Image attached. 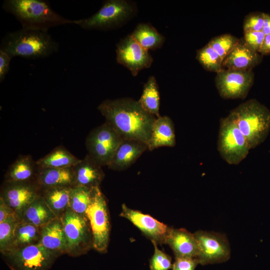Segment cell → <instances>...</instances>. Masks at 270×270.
Listing matches in <instances>:
<instances>
[{
    "mask_svg": "<svg viewBox=\"0 0 270 270\" xmlns=\"http://www.w3.org/2000/svg\"><path fill=\"white\" fill-rule=\"evenodd\" d=\"M40 236V228L19 221L14 230L12 248L38 244Z\"/></svg>",
    "mask_w": 270,
    "mask_h": 270,
    "instance_id": "cell-29",
    "label": "cell"
},
{
    "mask_svg": "<svg viewBox=\"0 0 270 270\" xmlns=\"http://www.w3.org/2000/svg\"><path fill=\"white\" fill-rule=\"evenodd\" d=\"M130 35L148 50L161 48L165 40L164 36L149 24H138Z\"/></svg>",
    "mask_w": 270,
    "mask_h": 270,
    "instance_id": "cell-26",
    "label": "cell"
},
{
    "mask_svg": "<svg viewBox=\"0 0 270 270\" xmlns=\"http://www.w3.org/2000/svg\"><path fill=\"white\" fill-rule=\"evenodd\" d=\"M16 215L14 211L7 204L4 199L0 198V223L10 216Z\"/></svg>",
    "mask_w": 270,
    "mask_h": 270,
    "instance_id": "cell-39",
    "label": "cell"
},
{
    "mask_svg": "<svg viewBox=\"0 0 270 270\" xmlns=\"http://www.w3.org/2000/svg\"><path fill=\"white\" fill-rule=\"evenodd\" d=\"M120 216L132 222L151 240L157 244H165L169 229L166 224L157 220L150 216L128 208L122 204Z\"/></svg>",
    "mask_w": 270,
    "mask_h": 270,
    "instance_id": "cell-15",
    "label": "cell"
},
{
    "mask_svg": "<svg viewBox=\"0 0 270 270\" xmlns=\"http://www.w3.org/2000/svg\"><path fill=\"white\" fill-rule=\"evenodd\" d=\"M259 53L262 56L270 54V34L265 35Z\"/></svg>",
    "mask_w": 270,
    "mask_h": 270,
    "instance_id": "cell-40",
    "label": "cell"
},
{
    "mask_svg": "<svg viewBox=\"0 0 270 270\" xmlns=\"http://www.w3.org/2000/svg\"><path fill=\"white\" fill-rule=\"evenodd\" d=\"M19 221L14 215L0 223V251L2 254L12 248L14 230Z\"/></svg>",
    "mask_w": 270,
    "mask_h": 270,
    "instance_id": "cell-32",
    "label": "cell"
},
{
    "mask_svg": "<svg viewBox=\"0 0 270 270\" xmlns=\"http://www.w3.org/2000/svg\"><path fill=\"white\" fill-rule=\"evenodd\" d=\"M72 168L74 174V186L92 188L99 186L104 178L102 166L88 154Z\"/></svg>",
    "mask_w": 270,
    "mask_h": 270,
    "instance_id": "cell-18",
    "label": "cell"
},
{
    "mask_svg": "<svg viewBox=\"0 0 270 270\" xmlns=\"http://www.w3.org/2000/svg\"><path fill=\"white\" fill-rule=\"evenodd\" d=\"M80 160L64 147L59 146L36 162L40 168H64L72 167Z\"/></svg>",
    "mask_w": 270,
    "mask_h": 270,
    "instance_id": "cell-25",
    "label": "cell"
},
{
    "mask_svg": "<svg viewBox=\"0 0 270 270\" xmlns=\"http://www.w3.org/2000/svg\"><path fill=\"white\" fill-rule=\"evenodd\" d=\"M246 138L250 149L264 142L270 131V110L257 100L242 103L230 112Z\"/></svg>",
    "mask_w": 270,
    "mask_h": 270,
    "instance_id": "cell-4",
    "label": "cell"
},
{
    "mask_svg": "<svg viewBox=\"0 0 270 270\" xmlns=\"http://www.w3.org/2000/svg\"><path fill=\"white\" fill-rule=\"evenodd\" d=\"M2 8L13 14L24 28L48 32L52 27L74 22L55 12L44 0H6Z\"/></svg>",
    "mask_w": 270,
    "mask_h": 270,
    "instance_id": "cell-2",
    "label": "cell"
},
{
    "mask_svg": "<svg viewBox=\"0 0 270 270\" xmlns=\"http://www.w3.org/2000/svg\"><path fill=\"white\" fill-rule=\"evenodd\" d=\"M154 246V254L150 260V270H168L172 267L171 258L158 248V244L151 240Z\"/></svg>",
    "mask_w": 270,
    "mask_h": 270,
    "instance_id": "cell-34",
    "label": "cell"
},
{
    "mask_svg": "<svg viewBox=\"0 0 270 270\" xmlns=\"http://www.w3.org/2000/svg\"><path fill=\"white\" fill-rule=\"evenodd\" d=\"M265 13L252 12L248 14L243 22L244 32L262 31L264 22Z\"/></svg>",
    "mask_w": 270,
    "mask_h": 270,
    "instance_id": "cell-35",
    "label": "cell"
},
{
    "mask_svg": "<svg viewBox=\"0 0 270 270\" xmlns=\"http://www.w3.org/2000/svg\"><path fill=\"white\" fill-rule=\"evenodd\" d=\"M174 124L172 120L164 116L157 118L154 124L148 150L152 151L161 146L174 147L176 144Z\"/></svg>",
    "mask_w": 270,
    "mask_h": 270,
    "instance_id": "cell-21",
    "label": "cell"
},
{
    "mask_svg": "<svg viewBox=\"0 0 270 270\" xmlns=\"http://www.w3.org/2000/svg\"><path fill=\"white\" fill-rule=\"evenodd\" d=\"M244 40L247 46L253 50L259 52L265 34L262 31L244 32Z\"/></svg>",
    "mask_w": 270,
    "mask_h": 270,
    "instance_id": "cell-36",
    "label": "cell"
},
{
    "mask_svg": "<svg viewBox=\"0 0 270 270\" xmlns=\"http://www.w3.org/2000/svg\"><path fill=\"white\" fill-rule=\"evenodd\" d=\"M142 108L149 114L160 115V95L158 86L154 76H150L144 84L142 96L138 100Z\"/></svg>",
    "mask_w": 270,
    "mask_h": 270,
    "instance_id": "cell-28",
    "label": "cell"
},
{
    "mask_svg": "<svg viewBox=\"0 0 270 270\" xmlns=\"http://www.w3.org/2000/svg\"><path fill=\"white\" fill-rule=\"evenodd\" d=\"M84 216L90 224L93 248L99 252H106L110 225L106 202L100 186L92 188L90 202Z\"/></svg>",
    "mask_w": 270,
    "mask_h": 270,
    "instance_id": "cell-8",
    "label": "cell"
},
{
    "mask_svg": "<svg viewBox=\"0 0 270 270\" xmlns=\"http://www.w3.org/2000/svg\"><path fill=\"white\" fill-rule=\"evenodd\" d=\"M122 138L107 122L94 128L86 140L88 154L101 166H108Z\"/></svg>",
    "mask_w": 270,
    "mask_h": 270,
    "instance_id": "cell-9",
    "label": "cell"
},
{
    "mask_svg": "<svg viewBox=\"0 0 270 270\" xmlns=\"http://www.w3.org/2000/svg\"><path fill=\"white\" fill-rule=\"evenodd\" d=\"M72 186H60L45 188L42 196L44 201L58 217L69 207Z\"/></svg>",
    "mask_w": 270,
    "mask_h": 270,
    "instance_id": "cell-27",
    "label": "cell"
},
{
    "mask_svg": "<svg viewBox=\"0 0 270 270\" xmlns=\"http://www.w3.org/2000/svg\"><path fill=\"white\" fill-rule=\"evenodd\" d=\"M60 218L67 242L66 253L79 256L92 246L91 230L85 216L68 207Z\"/></svg>",
    "mask_w": 270,
    "mask_h": 270,
    "instance_id": "cell-10",
    "label": "cell"
},
{
    "mask_svg": "<svg viewBox=\"0 0 270 270\" xmlns=\"http://www.w3.org/2000/svg\"><path fill=\"white\" fill-rule=\"evenodd\" d=\"M196 58L206 70L216 74L223 69V60L208 43L197 50Z\"/></svg>",
    "mask_w": 270,
    "mask_h": 270,
    "instance_id": "cell-31",
    "label": "cell"
},
{
    "mask_svg": "<svg viewBox=\"0 0 270 270\" xmlns=\"http://www.w3.org/2000/svg\"><path fill=\"white\" fill-rule=\"evenodd\" d=\"M12 58L6 52L0 50V82L4 78L10 68Z\"/></svg>",
    "mask_w": 270,
    "mask_h": 270,
    "instance_id": "cell-38",
    "label": "cell"
},
{
    "mask_svg": "<svg viewBox=\"0 0 270 270\" xmlns=\"http://www.w3.org/2000/svg\"><path fill=\"white\" fill-rule=\"evenodd\" d=\"M38 196L36 186L29 182H7L0 196L20 220L26 208Z\"/></svg>",
    "mask_w": 270,
    "mask_h": 270,
    "instance_id": "cell-14",
    "label": "cell"
},
{
    "mask_svg": "<svg viewBox=\"0 0 270 270\" xmlns=\"http://www.w3.org/2000/svg\"><path fill=\"white\" fill-rule=\"evenodd\" d=\"M37 184L45 188L72 186L74 185L72 168H40L36 176Z\"/></svg>",
    "mask_w": 270,
    "mask_h": 270,
    "instance_id": "cell-22",
    "label": "cell"
},
{
    "mask_svg": "<svg viewBox=\"0 0 270 270\" xmlns=\"http://www.w3.org/2000/svg\"><path fill=\"white\" fill-rule=\"evenodd\" d=\"M262 32L265 35L270 34V14H266L264 16V22Z\"/></svg>",
    "mask_w": 270,
    "mask_h": 270,
    "instance_id": "cell-41",
    "label": "cell"
},
{
    "mask_svg": "<svg viewBox=\"0 0 270 270\" xmlns=\"http://www.w3.org/2000/svg\"><path fill=\"white\" fill-rule=\"evenodd\" d=\"M217 148L221 158L232 165L240 164L250 150L246 138L230 114L220 120Z\"/></svg>",
    "mask_w": 270,
    "mask_h": 270,
    "instance_id": "cell-6",
    "label": "cell"
},
{
    "mask_svg": "<svg viewBox=\"0 0 270 270\" xmlns=\"http://www.w3.org/2000/svg\"><path fill=\"white\" fill-rule=\"evenodd\" d=\"M198 246L196 257L202 265L221 263L230 256L228 242L226 236L219 233L199 230L194 234Z\"/></svg>",
    "mask_w": 270,
    "mask_h": 270,
    "instance_id": "cell-12",
    "label": "cell"
},
{
    "mask_svg": "<svg viewBox=\"0 0 270 270\" xmlns=\"http://www.w3.org/2000/svg\"><path fill=\"white\" fill-rule=\"evenodd\" d=\"M146 150L148 145L143 142L123 140L107 166L114 170H124L133 164Z\"/></svg>",
    "mask_w": 270,
    "mask_h": 270,
    "instance_id": "cell-17",
    "label": "cell"
},
{
    "mask_svg": "<svg viewBox=\"0 0 270 270\" xmlns=\"http://www.w3.org/2000/svg\"><path fill=\"white\" fill-rule=\"evenodd\" d=\"M92 188L80 186H72L70 195L69 207L76 214L85 216L90 202Z\"/></svg>",
    "mask_w": 270,
    "mask_h": 270,
    "instance_id": "cell-30",
    "label": "cell"
},
{
    "mask_svg": "<svg viewBox=\"0 0 270 270\" xmlns=\"http://www.w3.org/2000/svg\"><path fill=\"white\" fill-rule=\"evenodd\" d=\"M56 218L42 196H38L24 210L20 221L41 228Z\"/></svg>",
    "mask_w": 270,
    "mask_h": 270,
    "instance_id": "cell-23",
    "label": "cell"
},
{
    "mask_svg": "<svg viewBox=\"0 0 270 270\" xmlns=\"http://www.w3.org/2000/svg\"><path fill=\"white\" fill-rule=\"evenodd\" d=\"M38 244L60 254L66 253L67 242L60 218L58 217L40 228Z\"/></svg>",
    "mask_w": 270,
    "mask_h": 270,
    "instance_id": "cell-20",
    "label": "cell"
},
{
    "mask_svg": "<svg viewBox=\"0 0 270 270\" xmlns=\"http://www.w3.org/2000/svg\"><path fill=\"white\" fill-rule=\"evenodd\" d=\"M2 254L12 270H48L60 255L38 243L13 248Z\"/></svg>",
    "mask_w": 270,
    "mask_h": 270,
    "instance_id": "cell-7",
    "label": "cell"
},
{
    "mask_svg": "<svg viewBox=\"0 0 270 270\" xmlns=\"http://www.w3.org/2000/svg\"><path fill=\"white\" fill-rule=\"evenodd\" d=\"M116 61L126 66L134 76L142 69L150 66L153 58L148 51L141 46L130 34L117 44Z\"/></svg>",
    "mask_w": 270,
    "mask_h": 270,
    "instance_id": "cell-13",
    "label": "cell"
},
{
    "mask_svg": "<svg viewBox=\"0 0 270 270\" xmlns=\"http://www.w3.org/2000/svg\"><path fill=\"white\" fill-rule=\"evenodd\" d=\"M165 244L170 246L176 257L196 258L198 252L196 240L194 234L185 229L170 228Z\"/></svg>",
    "mask_w": 270,
    "mask_h": 270,
    "instance_id": "cell-19",
    "label": "cell"
},
{
    "mask_svg": "<svg viewBox=\"0 0 270 270\" xmlns=\"http://www.w3.org/2000/svg\"><path fill=\"white\" fill-rule=\"evenodd\" d=\"M136 11L134 3L130 1L106 0L96 13L88 18L74 20V24L86 30H110L126 22Z\"/></svg>",
    "mask_w": 270,
    "mask_h": 270,
    "instance_id": "cell-5",
    "label": "cell"
},
{
    "mask_svg": "<svg viewBox=\"0 0 270 270\" xmlns=\"http://www.w3.org/2000/svg\"><path fill=\"white\" fill-rule=\"evenodd\" d=\"M262 55L250 48L243 38L222 62V68L236 70H252L262 60Z\"/></svg>",
    "mask_w": 270,
    "mask_h": 270,
    "instance_id": "cell-16",
    "label": "cell"
},
{
    "mask_svg": "<svg viewBox=\"0 0 270 270\" xmlns=\"http://www.w3.org/2000/svg\"><path fill=\"white\" fill-rule=\"evenodd\" d=\"M38 167L30 155L20 156L10 166L7 182H29L36 176Z\"/></svg>",
    "mask_w": 270,
    "mask_h": 270,
    "instance_id": "cell-24",
    "label": "cell"
},
{
    "mask_svg": "<svg viewBox=\"0 0 270 270\" xmlns=\"http://www.w3.org/2000/svg\"><path fill=\"white\" fill-rule=\"evenodd\" d=\"M254 74L252 70L223 68L216 74V87L224 99H244L252 87Z\"/></svg>",
    "mask_w": 270,
    "mask_h": 270,
    "instance_id": "cell-11",
    "label": "cell"
},
{
    "mask_svg": "<svg viewBox=\"0 0 270 270\" xmlns=\"http://www.w3.org/2000/svg\"><path fill=\"white\" fill-rule=\"evenodd\" d=\"M58 49V44L48 32L22 28L6 34L0 50L12 58L19 56L36 59L47 57Z\"/></svg>",
    "mask_w": 270,
    "mask_h": 270,
    "instance_id": "cell-3",
    "label": "cell"
},
{
    "mask_svg": "<svg viewBox=\"0 0 270 270\" xmlns=\"http://www.w3.org/2000/svg\"><path fill=\"white\" fill-rule=\"evenodd\" d=\"M240 40L231 34H226L216 36L208 42L224 60L232 52Z\"/></svg>",
    "mask_w": 270,
    "mask_h": 270,
    "instance_id": "cell-33",
    "label": "cell"
},
{
    "mask_svg": "<svg viewBox=\"0 0 270 270\" xmlns=\"http://www.w3.org/2000/svg\"><path fill=\"white\" fill-rule=\"evenodd\" d=\"M199 264L196 258L189 257H176L172 264V270H194Z\"/></svg>",
    "mask_w": 270,
    "mask_h": 270,
    "instance_id": "cell-37",
    "label": "cell"
},
{
    "mask_svg": "<svg viewBox=\"0 0 270 270\" xmlns=\"http://www.w3.org/2000/svg\"><path fill=\"white\" fill-rule=\"evenodd\" d=\"M98 109L123 140H138L148 145L157 118L146 112L138 100L126 98L106 100Z\"/></svg>",
    "mask_w": 270,
    "mask_h": 270,
    "instance_id": "cell-1",
    "label": "cell"
}]
</instances>
